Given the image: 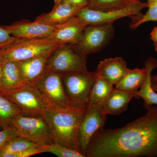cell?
<instances>
[{
	"label": "cell",
	"mask_w": 157,
	"mask_h": 157,
	"mask_svg": "<svg viewBox=\"0 0 157 157\" xmlns=\"http://www.w3.org/2000/svg\"><path fill=\"white\" fill-rule=\"evenodd\" d=\"M137 2L135 0H88L87 6L96 10L105 11L121 9Z\"/></svg>",
	"instance_id": "obj_24"
},
{
	"label": "cell",
	"mask_w": 157,
	"mask_h": 157,
	"mask_svg": "<svg viewBox=\"0 0 157 157\" xmlns=\"http://www.w3.org/2000/svg\"><path fill=\"white\" fill-rule=\"evenodd\" d=\"M3 63H4V62L0 59V85H1V80H2Z\"/></svg>",
	"instance_id": "obj_31"
},
{
	"label": "cell",
	"mask_w": 157,
	"mask_h": 157,
	"mask_svg": "<svg viewBox=\"0 0 157 157\" xmlns=\"http://www.w3.org/2000/svg\"><path fill=\"white\" fill-rule=\"evenodd\" d=\"M18 137L17 131L13 124L0 130V149L6 143Z\"/></svg>",
	"instance_id": "obj_27"
},
{
	"label": "cell",
	"mask_w": 157,
	"mask_h": 157,
	"mask_svg": "<svg viewBox=\"0 0 157 157\" xmlns=\"http://www.w3.org/2000/svg\"><path fill=\"white\" fill-rule=\"evenodd\" d=\"M87 59L74 45H61L51 53L45 70L60 74L87 71Z\"/></svg>",
	"instance_id": "obj_4"
},
{
	"label": "cell",
	"mask_w": 157,
	"mask_h": 157,
	"mask_svg": "<svg viewBox=\"0 0 157 157\" xmlns=\"http://www.w3.org/2000/svg\"><path fill=\"white\" fill-rule=\"evenodd\" d=\"M80 9L67 2L55 3L50 12L41 14L34 21L52 26L58 25L76 16Z\"/></svg>",
	"instance_id": "obj_15"
},
{
	"label": "cell",
	"mask_w": 157,
	"mask_h": 157,
	"mask_svg": "<svg viewBox=\"0 0 157 157\" xmlns=\"http://www.w3.org/2000/svg\"><path fill=\"white\" fill-rule=\"evenodd\" d=\"M1 94L16 104L24 115L41 117L53 105L42 97L35 86L24 85L14 91Z\"/></svg>",
	"instance_id": "obj_7"
},
{
	"label": "cell",
	"mask_w": 157,
	"mask_h": 157,
	"mask_svg": "<svg viewBox=\"0 0 157 157\" xmlns=\"http://www.w3.org/2000/svg\"><path fill=\"white\" fill-rule=\"evenodd\" d=\"M12 124L19 137L25 138L38 145H45L53 142L48 124L41 116H17Z\"/></svg>",
	"instance_id": "obj_8"
},
{
	"label": "cell",
	"mask_w": 157,
	"mask_h": 157,
	"mask_svg": "<svg viewBox=\"0 0 157 157\" xmlns=\"http://www.w3.org/2000/svg\"><path fill=\"white\" fill-rule=\"evenodd\" d=\"M148 10L145 14L137 19L132 20L130 25L132 29H135L145 22L148 21L157 22V0H147Z\"/></svg>",
	"instance_id": "obj_26"
},
{
	"label": "cell",
	"mask_w": 157,
	"mask_h": 157,
	"mask_svg": "<svg viewBox=\"0 0 157 157\" xmlns=\"http://www.w3.org/2000/svg\"><path fill=\"white\" fill-rule=\"evenodd\" d=\"M60 75L70 106H88L96 70L94 72L87 71Z\"/></svg>",
	"instance_id": "obj_6"
},
{
	"label": "cell",
	"mask_w": 157,
	"mask_h": 157,
	"mask_svg": "<svg viewBox=\"0 0 157 157\" xmlns=\"http://www.w3.org/2000/svg\"><path fill=\"white\" fill-rule=\"evenodd\" d=\"M136 1H140V0H135Z\"/></svg>",
	"instance_id": "obj_35"
},
{
	"label": "cell",
	"mask_w": 157,
	"mask_h": 157,
	"mask_svg": "<svg viewBox=\"0 0 157 157\" xmlns=\"http://www.w3.org/2000/svg\"><path fill=\"white\" fill-rule=\"evenodd\" d=\"M87 107L52 105L46 109L41 117L48 124L53 142L81 152L78 131Z\"/></svg>",
	"instance_id": "obj_2"
},
{
	"label": "cell",
	"mask_w": 157,
	"mask_h": 157,
	"mask_svg": "<svg viewBox=\"0 0 157 157\" xmlns=\"http://www.w3.org/2000/svg\"><path fill=\"white\" fill-rule=\"evenodd\" d=\"M146 76L145 67L128 69L119 82L116 85L115 88L130 92L137 91L144 83Z\"/></svg>",
	"instance_id": "obj_20"
},
{
	"label": "cell",
	"mask_w": 157,
	"mask_h": 157,
	"mask_svg": "<svg viewBox=\"0 0 157 157\" xmlns=\"http://www.w3.org/2000/svg\"><path fill=\"white\" fill-rule=\"evenodd\" d=\"M39 146L36 144L18 136L6 143L0 149V157H8L9 155Z\"/></svg>",
	"instance_id": "obj_23"
},
{
	"label": "cell",
	"mask_w": 157,
	"mask_h": 157,
	"mask_svg": "<svg viewBox=\"0 0 157 157\" xmlns=\"http://www.w3.org/2000/svg\"><path fill=\"white\" fill-rule=\"evenodd\" d=\"M145 115L115 129H99L86 149V157L157 156V106Z\"/></svg>",
	"instance_id": "obj_1"
},
{
	"label": "cell",
	"mask_w": 157,
	"mask_h": 157,
	"mask_svg": "<svg viewBox=\"0 0 157 157\" xmlns=\"http://www.w3.org/2000/svg\"><path fill=\"white\" fill-rule=\"evenodd\" d=\"M128 68L121 57L108 58L101 61L96 70V75L107 79L114 85L117 84Z\"/></svg>",
	"instance_id": "obj_16"
},
{
	"label": "cell",
	"mask_w": 157,
	"mask_h": 157,
	"mask_svg": "<svg viewBox=\"0 0 157 157\" xmlns=\"http://www.w3.org/2000/svg\"><path fill=\"white\" fill-rule=\"evenodd\" d=\"M59 2H67L80 9L87 7L88 3V0H54L55 3Z\"/></svg>",
	"instance_id": "obj_29"
},
{
	"label": "cell",
	"mask_w": 157,
	"mask_h": 157,
	"mask_svg": "<svg viewBox=\"0 0 157 157\" xmlns=\"http://www.w3.org/2000/svg\"><path fill=\"white\" fill-rule=\"evenodd\" d=\"M154 45L155 46V50L157 52V43H154Z\"/></svg>",
	"instance_id": "obj_34"
},
{
	"label": "cell",
	"mask_w": 157,
	"mask_h": 157,
	"mask_svg": "<svg viewBox=\"0 0 157 157\" xmlns=\"http://www.w3.org/2000/svg\"><path fill=\"white\" fill-rule=\"evenodd\" d=\"M24 85L20 73L18 62L6 61L3 63L0 93L14 91Z\"/></svg>",
	"instance_id": "obj_18"
},
{
	"label": "cell",
	"mask_w": 157,
	"mask_h": 157,
	"mask_svg": "<svg viewBox=\"0 0 157 157\" xmlns=\"http://www.w3.org/2000/svg\"><path fill=\"white\" fill-rule=\"evenodd\" d=\"M87 25L77 16L67 21L54 26L48 39L60 45H75L80 41Z\"/></svg>",
	"instance_id": "obj_12"
},
{
	"label": "cell",
	"mask_w": 157,
	"mask_h": 157,
	"mask_svg": "<svg viewBox=\"0 0 157 157\" xmlns=\"http://www.w3.org/2000/svg\"><path fill=\"white\" fill-rule=\"evenodd\" d=\"M151 86L154 90L155 92H157V83H152Z\"/></svg>",
	"instance_id": "obj_33"
},
{
	"label": "cell",
	"mask_w": 157,
	"mask_h": 157,
	"mask_svg": "<svg viewBox=\"0 0 157 157\" xmlns=\"http://www.w3.org/2000/svg\"><path fill=\"white\" fill-rule=\"evenodd\" d=\"M114 29L113 24L88 25L79 42L74 45L83 55L98 52L105 48L113 39Z\"/></svg>",
	"instance_id": "obj_9"
},
{
	"label": "cell",
	"mask_w": 157,
	"mask_h": 157,
	"mask_svg": "<svg viewBox=\"0 0 157 157\" xmlns=\"http://www.w3.org/2000/svg\"><path fill=\"white\" fill-rule=\"evenodd\" d=\"M106 119L107 115L102 110L101 104L88 105L79 125L78 135L80 151L85 156L90 140L99 129L104 128Z\"/></svg>",
	"instance_id": "obj_11"
},
{
	"label": "cell",
	"mask_w": 157,
	"mask_h": 157,
	"mask_svg": "<svg viewBox=\"0 0 157 157\" xmlns=\"http://www.w3.org/2000/svg\"><path fill=\"white\" fill-rule=\"evenodd\" d=\"M137 2H138V1H137Z\"/></svg>",
	"instance_id": "obj_36"
},
{
	"label": "cell",
	"mask_w": 157,
	"mask_h": 157,
	"mask_svg": "<svg viewBox=\"0 0 157 157\" xmlns=\"http://www.w3.org/2000/svg\"><path fill=\"white\" fill-rule=\"evenodd\" d=\"M42 153L48 152L59 157H85L81 152L52 142L40 146Z\"/></svg>",
	"instance_id": "obj_25"
},
{
	"label": "cell",
	"mask_w": 157,
	"mask_h": 157,
	"mask_svg": "<svg viewBox=\"0 0 157 157\" xmlns=\"http://www.w3.org/2000/svg\"><path fill=\"white\" fill-rule=\"evenodd\" d=\"M147 7V2L140 1L121 9L105 11L96 10L87 6L80 9L76 16L87 25L113 24L115 21L124 17L139 18L143 14L141 11Z\"/></svg>",
	"instance_id": "obj_5"
},
{
	"label": "cell",
	"mask_w": 157,
	"mask_h": 157,
	"mask_svg": "<svg viewBox=\"0 0 157 157\" xmlns=\"http://www.w3.org/2000/svg\"><path fill=\"white\" fill-rule=\"evenodd\" d=\"M113 86L107 79L95 75L90 92L89 104L103 103L114 89Z\"/></svg>",
	"instance_id": "obj_21"
},
{
	"label": "cell",
	"mask_w": 157,
	"mask_h": 157,
	"mask_svg": "<svg viewBox=\"0 0 157 157\" xmlns=\"http://www.w3.org/2000/svg\"><path fill=\"white\" fill-rule=\"evenodd\" d=\"M138 91V90H137ZM136 92H130L114 88L101 106L107 115H119L126 111L129 102L136 98Z\"/></svg>",
	"instance_id": "obj_17"
},
{
	"label": "cell",
	"mask_w": 157,
	"mask_h": 157,
	"mask_svg": "<svg viewBox=\"0 0 157 157\" xmlns=\"http://www.w3.org/2000/svg\"><path fill=\"white\" fill-rule=\"evenodd\" d=\"M61 45L48 38H15L0 48V59L3 62L22 61L52 52Z\"/></svg>",
	"instance_id": "obj_3"
},
{
	"label": "cell",
	"mask_w": 157,
	"mask_h": 157,
	"mask_svg": "<svg viewBox=\"0 0 157 157\" xmlns=\"http://www.w3.org/2000/svg\"><path fill=\"white\" fill-rule=\"evenodd\" d=\"M151 82L153 83H157V75L151 76Z\"/></svg>",
	"instance_id": "obj_32"
},
{
	"label": "cell",
	"mask_w": 157,
	"mask_h": 157,
	"mask_svg": "<svg viewBox=\"0 0 157 157\" xmlns=\"http://www.w3.org/2000/svg\"><path fill=\"white\" fill-rule=\"evenodd\" d=\"M12 36L20 39H45L50 36L54 26L21 21L9 25H2Z\"/></svg>",
	"instance_id": "obj_13"
},
{
	"label": "cell",
	"mask_w": 157,
	"mask_h": 157,
	"mask_svg": "<svg viewBox=\"0 0 157 157\" xmlns=\"http://www.w3.org/2000/svg\"><path fill=\"white\" fill-rule=\"evenodd\" d=\"M150 39L154 43H157V26L152 30L150 33Z\"/></svg>",
	"instance_id": "obj_30"
},
{
	"label": "cell",
	"mask_w": 157,
	"mask_h": 157,
	"mask_svg": "<svg viewBox=\"0 0 157 157\" xmlns=\"http://www.w3.org/2000/svg\"><path fill=\"white\" fill-rule=\"evenodd\" d=\"M2 26H0V48L15 39Z\"/></svg>",
	"instance_id": "obj_28"
},
{
	"label": "cell",
	"mask_w": 157,
	"mask_h": 157,
	"mask_svg": "<svg viewBox=\"0 0 157 157\" xmlns=\"http://www.w3.org/2000/svg\"><path fill=\"white\" fill-rule=\"evenodd\" d=\"M52 52L18 62L24 85L35 86L45 72L47 61Z\"/></svg>",
	"instance_id": "obj_14"
},
{
	"label": "cell",
	"mask_w": 157,
	"mask_h": 157,
	"mask_svg": "<svg viewBox=\"0 0 157 157\" xmlns=\"http://www.w3.org/2000/svg\"><path fill=\"white\" fill-rule=\"evenodd\" d=\"M22 113L16 104L0 94V130L12 125L14 119Z\"/></svg>",
	"instance_id": "obj_22"
},
{
	"label": "cell",
	"mask_w": 157,
	"mask_h": 157,
	"mask_svg": "<svg viewBox=\"0 0 157 157\" xmlns=\"http://www.w3.org/2000/svg\"><path fill=\"white\" fill-rule=\"evenodd\" d=\"M145 67L147 70L146 79L140 90L137 91L136 98L143 99L144 107L147 109L152 105H157V93L152 88L151 80L152 72L157 68V60L149 58L145 63Z\"/></svg>",
	"instance_id": "obj_19"
},
{
	"label": "cell",
	"mask_w": 157,
	"mask_h": 157,
	"mask_svg": "<svg viewBox=\"0 0 157 157\" xmlns=\"http://www.w3.org/2000/svg\"><path fill=\"white\" fill-rule=\"evenodd\" d=\"M35 86L51 104L61 107L70 106L59 73L45 70Z\"/></svg>",
	"instance_id": "obj_10"
}]
</instances>
